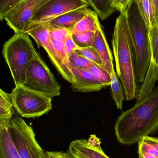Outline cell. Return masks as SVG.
<instances>
[{
	"mask_svg": "<svg viewBox=\"0 0 158 158\" xmlns=\"http://www.w3.org/2000/svg\"><path fill=\"white\" fill-rule=\"evenodd\" d=\"M90 9L83 7L64 14L45 23L54 27L65 28L70 30L79 20L89 13Z\"/></svg>",
	"mask_w": 158,
	"mask_h": 158,
	"instance_id": "5bb4252c",
	"label": "cell"
},
{
	"mask_svg": "<svg viewBox=\"0 0 158 158\" xmlns=\"http://www.w3.org/2000/svg\"><path fill=\"white\" fill-rule=\"evenodd\" d=\"M10 94L0 90V126L8 127L15 113Z\"/></svg>",
	"mask_w": 158,
	"mask_h": 158,
	"instance_id": "2e32d148",
	"label": "cell"
},
{
	"mask_svg": "<svg viewBox=\"0 0 158 158\" xmlns=\"http://www.w3.org/2000/svg\"><path fill=\"white\" fill-rule=\"evenodd\" d=\"M116 69L127 101L135 99L138 86L132 40L125 13L116 19L112 40Z\"/></svg>",
	"mask_w": 158,
	"mask_h": 158,
	"instance_id": "7a4b0ae2",
	"label": "cell"
},
{
	"mask_svg": "<svg viewBox=\"0 0 158 158\" xmlns=\"http://www.w3.org/2000/svg\"><path fill=\"white\" fill-rule=\"evenodd\" d=\"M48 30L50 36L53 40L59 42L65 43L68 36L71 34L70 31L65 28L54 27L48 26Z\"/></svg>",
	"mask_w": 158,
	"mask_h": 158,
	"instance_id": "484cf974",
	"label": "cell"
},
{
	"mask_svg": "<svg viewBox=\"0 0 158 158\" xmlns=\"http://www.w3.org/2000/svg\"><path fill=\"white\" fill-rule=\"evenodd\" d=\"M13 144L20 158H43L45 152L38 143L31 126L14 113L8 126Z\"/></svg>",
	"mask_w": 158,
	"mask_h": 158,
	"instance_id": "8992f818",
	"label": "cell"
},
{
	"mask_svg": "<svg viewBox=\"0 0 158 158\" xmlns=\"http://www.w3.org/2000/svg\"><path fill=\"white\" fill-rule=\"evenodd\" d=\"M89 6L86 0H50L34 15L27 29L47 23L70 11Z\"/></svg>",
	"mask_w": 158,
	"mask_h": 158,
	"instance_id": "ba28073f",
	"label": "cell"
},
{
	"mask_svg": "<svg viewBox=\"0 0 158 158\" xmlns=\"http://www.w3.org/2000/svg\"><path fill=\"white\" fill-rule=\"evenodd\" d=\"M132 0H111L112 6L119 11L120 13H124Z\"/></svg>",
	"mask_w": 158,
	"mask_h": 158,
	"instance_id": "83f0119b",
	"label": "cell"
},
{
	"mask_svg": "<svg viewBox=\"0 0 158 158\" xmlns=\"http://www.w3.org/2000/svg\"><path fill=\"white\" fill-rule=\"evenodd\" d=\"M87 70L105 86L111 85V76L103 67L93 63Z\"/></svg>",
	"mask_w": 158,
	"mask_h": 158,
	"instance_id": "7402d4cb",
	"label": "cell"
},
{
	"mask_svg": "<svg viewBox=\"0 0 158 158\" xmlns=\"http://www.w3.org/2000/svg\"><path fill=\"white\" fill-rule=\"evenodd\" d=\"M10 95L14 108L24 118H37L52 109V98L23 85L15 86Z\"/></svg>",
	"mask_w": 158,
	"mask_h": 158,
	"instance_id": "52a82bcc",
	"label": "cell"
},
{
	"mask_svg": "<svg viewBox=\"0 0 158 158\" xmlns=\"http://www.w3.org/2000/svg\"><path fill=\"white\" fill-rule=\"evenodd\" d=\"M21 0H0V19L2 21L5 15Z\"/></svg>",
	"mask_w": 158,
	"mask_h": 158,
	"instance_id": "4316f807",
	"label": "cell"
},
{
	"mask_svg": "<svg viewBox=\"0 0 158 158\" xmlns=\"http://www.w3.org/2000/svg\"><path fill=\"white\" fill-rule=\"evenodd\" d=\"M151 52V62L148 71L156 72L158 77V21L156 24L149 29L148 32Z\"/></svg>",
	"mask_w": 158,
	"mask_h": 158,
	"instance_id": "ac0fdd59",
	"label": "cell"
},
{
	"mask_svg": "<svg viewBox=\"0 0 158 158\" xmlns=\"http://www.w3.org/2000/svg\"><path fill=\"white\" fill-rule=\"evenodd\" d=\"M23 86L49 98L60 95V85L37 52L29 62Z\"/></svg>",
	"mask_w": 158,
	"mask_h": 158,
	"instance_id": "5b68a950",
	"label": "cell"
},
{
	"mask_svg": "<svg viewBox=\"0 0 158 158\" xmlns=\"http://www.w3.org/2000/svg\"><path fill=\"white\" fill-rule=\"evenodd\" d=\"M44 158H68L67 153L62 151H51L45 152Z\"/></svg>",
	"mask_w": 158,
	"mask_h": 158,
	"instance_id": "f546056e",
	"label": "cell"
},
{
	"mask_svg": "<svg viewBox=\"0 0 158 158\" xmlns=\"http://www.w3.org/2000/svg\"><path fill=\"white\" fill-rule=\"evenodd\" d=\"M141 13L148 28L154 27L157 23L154 9L150 0H137Z\"/></svg>",
	"mask_w": 158,
	"mask_h": 158,
	"instance_id": "44dd1931",
	"label": "cell"
},
{
	"mask_svg": "<svg viewBox=\"0 0 158 158\" xmlns=\"http://www.w3.org/2000/svg\"><path fill=\"white\" fill-rule=\"evenodd\" d=\"M101 20L107 19L117 9L112 6L111 0H86Z\"/></svg>",
	"mask_w": 158,
	"mask_h": 158,
	"instance_id": "d6986e66",
	"label": "cell"
},
{
	"mask_svg": "<svg viewBox=\"0 0 158 158\" xmlns=\"http://www.w3.org/2000/svg\"><path fill=\"white\" fill-rule=\"evenodd\" d=\"M36 53L29 36L26 33H15L4 44L3 56L15 86L24 85L29 62Z\"/></svg>",
	"mask_w": 158,
	"mask_h": 158,
	"instance_id": "277c9868",
	"label": "cell"
},
{
	"mask_svg": "<svg viewBox=\"0 0 158 158\" xmlns=\"http://www.w3.org/2000/svg\"><path fill=\"white\" fill-rule=\"evenodd\" d=\"M44 156H43V158H44Z\"/></svg>",
	"mask_w": 158,
	"mask_h": 158,
	"instance_id": "836d02e7",
	"label": "cell"
},
{
	"mask_svg": "<svg viewBox=\"0 0 158 158\" xmlns=\"http://www.w3.org/2000/svg\"><path fill=\"white\" fill-rule=\"evenodd\" d=\"M0 158H20L11 140L8 127L0 126Z\"/></svg>",
	"mask_w": 158,
	"mask_h": 158,
	"instance_id": "e0dca14e",
	"label": "cell"
},
{
	"mask_svg": "<svg viewBox=\"0 0 158 158\" xmlns=\"http://www.w3.org/2000/svg\"><path fill=\"white\" fill-rule=\"evenodd\" d=\"M115 134L122 144H134L158 130V86L141 102L120 115Z\"/></svg>",
	"mask_w": 158,
	"mask_h": 158,
	"instance_id": "6da1fadb",
	"label": "cell"
},
{
	"mask_svg": "<svg viewBox=\"0 0 158 158\" xmlns=\"http://www.w3.org/2000/svg\"><path fill=\"white\" fill-rule=\"evenodd\" d=\"M67 153L68 158H110L104 153L101 146L91 147L85 139L72 141Z\"/></svg>",
	"mask_w": 158,
	"mask_h": 158,
	"instance_id": "7c38bea8",
	"label": "cell"
},
{
	"mask_svg": "<svg viewBox=\"0 0 158 158\" xmlns=\"http://www.w3.org/2000/svg\"><path fill=\"white\" fill-rule=\"evenodd\" d=\"M50 0H21L4 17L6 24L15 33H24L39 9Z\"/></svg>",
	"mask_w": 158,
	"mask_h": 158,
	"instance_id": "9c48e42d",
	"label": "cell"
},
{
	"mask_svg": "<svg viewBox=\"0 0 158 158\" xmlns=\"http://www.w3.org/2000/svg\"><path fill=\"white\" fill-rule=\"evenodd\" d=\"M70 67L75 80V82L71 84V87L74 91L90 93L100 91L105 87L88 70Z\"/></svg>",
	"mask_w": 158,
	"mask_h": 158,
	"instance_id": "8fae6325",
	"label": "cell"
},
{
	"mask_svg": "<svg viewBox=\"0 0 158 158\" xmlns=\"http://www.w3.org/2000/svg\"><path fill=\"white\" fill-rule=\"evenodd\" d=\"M92 47L98 52L103 61V67L111 76L114 69L113 56L101 25L95 32Z\"/></svg>",
	"mask_w": 158,
	"mask_h": 158,
	"instance_id": "4fadbf2b",
	"label": "cell"
},
{
	"mask_svg": "<svg viewBox=\"0 0 158 158\" xmlns=\"http://www.w3.org/2000/svg\"><path fill=\"white\" fill-rule=\"evenodd\" d=\"M125 15L132 40L137 81L142 83L145 81L151 62L149 28L137 0H132Z\"/></svg>",
	"mask_w": 158,
	"mask_h": 158,
	"instance_id": "3957f363",
	"label": "cell"
},
{
	"mask_svg": "<svg viewBox=\"0 0 158 158\" xmlns=\"http://www.w3.org/2000/svg\"><path fill=\"white\" fill-rule=\"evenodd\" d=\"M150 1L153 6L155 17L157 22L158 21V0H150Z\"/></svg>",
	"mask_w": 158,
	"mask_h": 158,
	"instance_id": "d6a6232c",
	"label": "cell"
},
{
	"mask_svg": "<svg viewBox=\"0 0 158 158\" xmlns=\"http://www.w3.org/2000/svg\"><path fill=\"white\" fill-rule=\"evenodd\" d=\"M143 139L147 143L152 145L158 150V138L147 136L143 137Z\"/></svg>",
	"mask_w": 158,
	"mask_h": 158,
	"instance_id": "1f68e13d",
	"label": "cell"
},
{
	"mask_svg": "<svg viewBox=\"0 0 158 158\" xmlns=\"http://www.w3.org/2000/svg\"><path fill=\"white\" fill-rule=\"evenodd\" d=\"M71 35L78 48L92 47L94 41L95 32L73 33Z\"/></svg>",
	"mask_w": 158,
	"mask_h": 158,
	"instance_id": "603a6c76",
	"label": "cell"
},
{
	"mask_svg": "<svg viewBox=\"0 0 158 158\" xmlns=\"http://www.w3.org/2000/svg\"><path fill=\"white\" fill-rule=\"evenodd\" d=\"M100 25L97 14L90 9L89 13L70 31L71 34L95 32Z\"/></svg>",
	"mask_w": 158,
	"mask_h": 158,
	"instance_id": "9a60e30c",
	"label": "cell"
},
{
	"mask_svg": "<svg viewBox=\"0 0 158 158\" xmlns=\"http://www.w3.org/2000/svg\"><path fill=\"white\" fill-rule=\"evenodd\" d=\"M64 44H65V48L66 51L67 55L68 57L72 52L76 51L78 48V46H77L71 37V34L68 36Z\"/></svg>",
	"mask_w": 158,
	"mask_h": 158,
	"instance_id": "f1b7e54d",
	"label": "cell"
},
{
	"mask_svg": "<svg viewBox=\"0 0 158 158\" xmlns=\"http://www.w3.org/2000/svg\"><path fill=\"white\" fill-rule=\"evenodd\" d=\"M75 51L80 56L85 57L96 64L104 67L102 58L96 49L93 47L78 48Z\"/></svg>",
	"mask_w": 158,
	"mask_h": 158,
	"instance_id": "cb8c5ba5",
	"label": "cell"
},
{
	"mask_svg": "<svg viewBox=\"0 0 158 158\" xmlns=\"http://www.w3.org/2000/svg\"><path fill=\"white\" fill-rule=\"evenodd\" d=\"M87 141L89 145L92 147L96 148L101 146V141L100 139L95 135H90Z\"/></svg>",
	"mask_w": 158,
	"mask_h": 158,
	"instance_id": "4dcf8cb0",
	"label": "cell"
},
{
	"mask_svg": "<svg viewBox=\"0 0 158 158\" xmlns=\"http://www.w3.org/2000/svg\"><path fill=\"white\" fill-rule=\"evenodd\" d=\"M68 62L70 66L86 70H88L93 63L78 54L75 51L72 52L69 56Z\"/></svg>",
	"mask_w": 158,
	"mask_h": 158,
	"instance_id": "d4e9b609",
	"label": "cell"
},
{
	"mask_svg": "<svg viewBox=\"0 0 158 158\" xmlns=\"http://www.w3.org/2000/svg\"><path fill=\"white\" fill-rule=\"evenodd\" d=\"M24 33L32 37L39 47L44 48L52 63L65 80L71 84L75 82V78L72 71L66 68L58 57L46 24H43L28 29Z\"/></svg>",
	"mask_w": 158,
	"mask_h": 158,
	"instance_id": "30bf717a",
	"label": "cell"
},
{
	"mask_svg": "<svg viewBox=\"0 0 158 158\" xmlns=\"http://www.w3.org/2000/svg\"><path fill=\"white\" fill-rule=\"evenodd\" d=\"M111 95L114 101L116 103L117 109L122 110V104L125 99L124 91L122 89V86L118 79L115 72L113 70L111 75Z\"/></svg>",
	"mask_w": 158,
	"mask_h": 158,
	"instance_id": "ffe728a7",
	"label": "cell"
}]
</instances>
